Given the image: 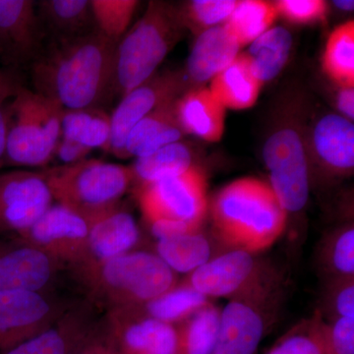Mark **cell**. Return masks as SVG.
<instances>
[{"mask_svg":"<svg viewBox=\"0 0 354 354\" xmlns=\"http://www.w3.org/2000/svg\"><path fill=\"white\" fill-rule=\"evenodd\" d=\"M115 48L97 31L53 41L32 60L35 92L64 109L99 106L113 88Z\"/></svg>","mask_w":354,"mask_h":354,"instance_id":"1","label":"cell"},{"mask_svg":"<svg viewBox=\"0 0 354 354\" xmlns=\"http://www.w3.org/2000/svg\"><path fill=\"white\" fill-rule=\"evenodd\" d=\"M215 239L227 248L258 254L278 241L288 214L267 181L247 176L223 186L212 202Z\"/></svg>","mask_w":354,"mask_h":354,"instance_id":"2","label":"cell"},{"mask_svg":"<svg viewBox=\"0 0 354 354\" xmlns=\"http://www.w3.org/2000/svg\"><path fill=\"white\" fill-rule=\"evenodd\" d=\"M69 271L82 298L104 313L146 304L178 283L177 274L157 254L139 249Z\"/></svg>","mask_w":354,"mask_h":354,"instance_id":"3","label":"cell"},{"mask_svg":"<svg viewBox=\"0 0 354 354\" xmlns=\"http://www.w3.org/2000/svg\"><path fill=\"white\" fill-rule=\"evenodd\" d=\"M178 9L150 1L145 12L116 44L113 90L120 97L153 74L183 36Z\"/></svg>","mask_w":354,"mask_h":354,"instance_id":"4","label":"cell"},{"mask_svg":"<svg viewBox=\"0 0 354 354\" xmlns=\"http://www.w3.org/2000/svg\"><path fill=\"white\" fill-rule=\"evenodd\" d=\"M288 283L274 269L250 288L228 299L212 354H255L285 304Z\"/></svg>","mask_w":354,"mask_h":354,"instance_id":"5","label":"cell"},{"mask_svg":"<svg viewBox=\"0 0 354 354\" xmlns=\"http://www.w3.org/2000/svg\"><path fill=\"white\" fill-rule=\"evenodd\" d=\"M41 171L53 200L88 221L120 205L133 183L129 167L95 158Z\"/></svg>","mask_w":354,"mask_h":354,"instance_id":"6","label":"cell"},{"mask_svg":"<svg viewBox=\"0 0 354 354\" xmlns=\"http://www.w3.org/2000/svg\"><path fill=\"white\" fill-rule=\"evenodd\" d=\"M6 167H46L62 135L64 109L22 88L8 104Z\"/></svg>","mask_w":354,"mask_h":354,"instance_id":"7","label":"cell"},{"mask_svg":"<svg viewBox=\"0 0 354 354\" xmlns=\"http://www.w3.org/2000/svg\"><path fill=\"white\" fill-rule=\"evenodd\" d=\"M270 185L290 215L304 211L308 203L311 174L308 140L295 115L285 116L272 127L263 147Z\"/></svg>","mask_w":354,"mask_h":354,"instance_id":"8","label":"cell"},{"mask_svg":"<svg viewBox=\"0 0 354 354\" xmlns=\"http://www.w3.org/2000/svg\"><path fill=\"white\" fill-rule=\"evenodd\" d=\"M134 190L147 225L174 221L202 227L208 215V183L204 171L197 165L180 176Z\"/></svg>","mask_w":354,"mask_h":354,"instance_id":"9","label":"cell"},{"mask_svg":"<svg viewBox=\"0 0 354 354\" xmlns=\"http://www.w3.org/2000/svg\"><path fill=\"white\" fill-rule=\"evenodd\" d=\"M75 300L57 291H0V353L50 327Z\"/></svg>","mask_w":354,"mask_h":354,"instance_id":"10","label":"cell"},{"mask_svg":"<svg viewBox=\"0 0 354 354\" xmlns=\"http://www.w3.org/2000/svg\"><path fill=\"white\" fill-rule=\"evenodd\" d=\"M274 269V266L257 257V254L230 249L187 274L181 283L209 299H230L259 283Z\"/></svg>","mask_w":354,"mask_h":354,"instance_id":"11","label":"cell"},{"mask_svg":"<svg viewBox=\"0 0 354 354\" xmlns=\"http://www.w3.org/2000/svg\"><path fill=\"white\" fill-rule=\"evenodd\" d=\"M88 227L85 216L53 204L31 227L14 236L48 254L68 270L85 258Z\"/></svg>","mask_w":354,"mask_h":354,"instance_id":"12","label":"cell"},{"mask_svg":"<svg viewBox=\"0 0 354 354\" xmlns=\"http://www.w3.org/2000/svg\"><path fill=\"white\" fill-rule=\"evenodd\" d=\"M187 90L186 76L179 72L153 74L150 79L120 97L111 114V135L109 152L125 160V142L137 123L153 109L177 99Z\"/></svg>","mask_w":354,"mask_h":354,"instance_id":"13","label":"cell"},{"mask_svg":"<svg viewBox=\"0 0 354 354\" xmlns=\"http://www.w3.org/2000/svg\"><path fill=\"white\" fill-rule=\"evenodd\" d=\"M53 202L41 171L0 172V234L14 236L31 227Z\"/></svg>","mask_w":354,"mask_h":354,"instance_id":"14","label":"cell"},{"mask_svg":"<svg viewBox=\"0 0 354 354\" xmlns=\"http://www.w3.org/2000/svg\"><path fill=\"white\" fill-rule=\"evenodd\" d=\"M64 265L15 236L0 237V291L55 292Z\"/></svg>","mask_w":354,"mask_h":354,"instance_id":"15","label":"cell"},{"mask_svg":"<svg viewBox=\"0 0 354 354\" xmlns=\"http://www.w3.org/2000/svg\"><path fill=\"white\" fill-rule=\"evenodd\" d=\"M102 323L122 354H176V326L145 315L138 306L106 312Z\"/></svg>","mask_w":354,"mask_h":354,"instance_id":"16","label":"cell"},{"mask_svg":"<svg viewBox=\"0 0 354 354\" xmlns=\"http://www.w3.org/2000/svg\"><path fill=\"white\" fill-rule=\"evenodd\" d=\"M100 310L76 299L53 325L0 354H72L99 323Z\"/></svg>","mask_w":354,"mask_h":354,"instance_id":"17","label":"cell"},{"mask_svg":"<svg viewBox=\"0 0 354 354\" xmlns=\"http://www.w3.org/2000/svg\"><path fill=\"white\" fill-rule=\"evenodd\" d=\"M88 223L86 255L83 262L78 266L97 264L113 259L136 250L141 241L138 223L121 204L91 218Z\"/></svg>","mask_w":354,"mask_h":354,"instance_id":"18","label":"cell"},{"mask_svg":"<svg viewBox=\"0 0 354 354\" xmlns=\"http://www.w3.org/2000/svg\"><path fill=\"white\" fill-rule=\"evenodd\" d=\"M310 148L321 167L334 176H351L354 169L353 121L327 113L317 120L310 135Z\"/></svg>","mask_w":354,"mask_h":354,"instance_id":"19","label":"cell"},{"mask_svg":"<svg viewBox=\"0 0 354 354\" xmlns=\"http://www.w3.org/2000/svg\"><path fill=\"white\" fill-rule=\"evenodd\" d=\"M41 28L36 2L0 0V48L17 62L34 60L41 48Z\"/></svg>","mask_w":354,"mask_h":354,"instance_id":"20","label":"cell"},{"mask_svg":"<svg viewBox=\"0 0 354 354\" xmlns=\"http://www.w3.org/2000/svg\"><path fill=\"white\" fill-rule=\"evenodd\" d=\"M177 118L185 134L194 135L208 143H218L225 129V113L209 88L195 86L179 95L176 104Z\"/></svg>","mask_w":354,"mask_h":354,"instance_id":"21","label":"cell"},{"mask_svg":"<svg viewBox=\"0 0 354 354\" xmlns=\"http://www.w3.org/2000/svg\"><path fill=\"white\" fill-rule=\"evenodd\" d=\"M241 50L225 24L200 32L188 57L186 78L197 86L211 81L234 62Z\"/></svg>","mask_w":354,"mask_h":354,"instance_id":"22","label":"cell"},{"mask_svg":"<svg viewBox=\"0 0 354 354\" xmlns=\"http://www.w3.org/2000/svg\"><path fill=\"white\" fill-rule=\"evenodd\" d=\"M176 100L153 109L135 125L125 142V158L146 157L162 147L181 141L185 133L177 118Z\"/></svg>","mask_w":354,"mask_h":354,"instance_id":"23","label":"cell"},{"mask_svg":"<svg viewBox=\"0 0 354 354\" xmlns=\"http://www.w3.org/2000/svg\"><path fill=\"white\" fill-rule=\"evenodd\" d=\"M209 91L225 109L244 111L253 108L263 84L254 75L243 53H239L227 68L209 81Z\"/></svg>","mask_w":354,"mask_h":354,"instance_id":"24","label":"cell"},{"mask_svg":"<svg viewBox=\"0 0 354 354\" xmlns=\"http://www.w3.org/2000/svg\"><path fill=\"white\" fill-rule=\"evenodd\" d=\"M36 7L41 28L53 34V41L95 31L90 0H43L36 2Z\"/></svg>","mask_w":354,"mask_h":354,"instance_id":"25","label":"cell"},{"mask_svg":"<svg viewBox=\"0 0 354 354\" xmlns=\"http://www.w3.org/2000/svg\"><path fill=\"white\" fill-rule=\"evenodd\" d=\"M293 39L283 27H272L249 44L245 51L254 75L264 85L283 71L290 59Z\"/></svg>","mask_w":354,"mask_h":354,"instance_id":"26","label":"cell"},{"mask_svg":"<svg viewBox=\"0 0 354 354\" xmlns=\"http://www.w3.org/2000/svg\"><path fill=\"white\" fill-rule=\"evenodd\" d=\"M189 147L179 141L162 147L146 157L137 158L130 165L134 189L178 176L194 167Z\"/></svg>","mask_w":354,"mask_h":354,"instance_id":"27","label":"cell"},{"mask_svg":"<svg viewBox=\"0 0 354 354\" xmlns=\"http://www.w3.org/2000/svg\"><path fill=\"white\" fill-rule=\"evenodd\" d=\"M153 252L176 274H189L213 259V241L202 230L157 241Z\"/></svg>","mask_w":354,"mask_h":354,"instance_id":"28","label":"cell"},{"mask_svg":"<svg viewBox=\"0 0 354 354\" xmlns=\"http://www.w3.org/2000/svg\"><path fill=\"white\" fill-rule=\"evenodd\" d=\"M111 135V114L100 106L62 111V138L77 142L92 151L101 149L108 153Z\"/></svg>","mask_w":354,"mask_h":354,"instance_id":"29","label":"cell"},{"mask_svg":"<svg viewBox=\"0 0 354 354\" xmlns=\"http://www.w3.org/2000/svg\"><path fill=\"white\" fill-rule=\"evenodd\" d=\"M209 304V298L185 283H178L162 295L137 306L151 318L176 326Z\"/></svg>","mask_w":354,"mask_h":354,"instance_id":"30","label":"cell"},{"mask_svg":"<svg viewBox=\"0 0 354 354\" xmlns=\"http://www.w3.org/2000/svg\"><path fill=\"white\" fill-rule=\"evenodd\" d=\"M322 68L339 88H354V21L335 27L326 41Z\"/></svg>","mask_w":354,"mask_h":354,"instance_id":"31","label":"cell"},{"mask_svg":"<svg viewBox=\"0 0 354 354\" xmlns=\"http://www.w3.org/2000/svg\"><path fill=\"white\" fill-rule=\"evenodd\" d=\"M221 309L206 305L176 325V354H212L220 328Z\"/></svg>","mask_w":354,"mask_h":354,"instance_id":"32","label":"cell"},{"mask_svg":"<svg viewBox=\"0 0 354 354\" xmlns=\"http://www.w3.org/2000/svg\"><path fill=\"white\" fill-rule=\"evenodd\" d=\"M318 265L325 281L354 277V227L335 228L321 241Z\"/></svg>","mask_w":354,"mask_h":354,"instance_id":"33","label":"cell"},{"mask_svg":"<svg viewBox=\"0 0 354 354\" xmlns=\"http://www.w3.org/2000/svg\"><path fill=\"white\" fill-rule=\"evenodd\" d=\"M278 17L274 2L241 0L225 25L243 48L271 29Z\"/></svg>","mask_w":354,"mask_h":354,"instance_id":"34","label":"cell"},{"mask_svg":"<svg viewBox=\"0 0 354 354\" xmlns=\"http://www.w3.org/2000/svg\"><path fill=\"white\" fill-rule=\"evenodd\" d=\"M95 31L118 44L128 31L140 2L136 0H90Z\"/></svg>","mask_w":354,"mask_h":354,"instance_id":"35","label":"cell"},{"mask_svg":"<svg viewBox=\"0 0 354 354\" xmlns=\"http://www.w3.org/2000/svg\"><path fill=\"white\" fill-rule=\"evenodd\" d=\"M324 323L317 310L288 330L267 354H324Z\"/></svg>","mask_w":354,"mask_h":354,"instance_id":"36","label":"cell"},{"mask_svg":"<svg viewBox=\"0 0 354 354\" xmlns=\"http://www.w3.org/2000/svg\"><path fill=\"white\" fill-rule=\"evenodd\" d=\"M239 1L236 0H193L178 9L185 28L193 32L206 31L209 28L225 24Z\"/></svg>","mask_w":354,"mask_h":354,"instance_id":"37","label":"cell"},{"mask_svg":"<svg viewBox=\"0 0 354 354\" xmlns=\"http://www.w3.org/2000/svg\"><path fill=\"white\" fill-rule=\"evenodd\" d=\"M318 311L326 322L337 318H354V277L326 281L322 307Z\"/></svg>","mask_w":354,"mask_h":354,"instance_id":"38","label":"cell"},{"mask_svg":"<svg viewBox=\"0 0 354 354\" xmlns=\"http://www.w3.org/2000/svg\"><path fill=\"white\" fill-rule=\"evenodd\" d=\"M274 4L279 16L293 24L322 22L329 13V4L324 0H278Z\"/></svg>","mask_w":354,"mask_h":354,"instance_id":"39","label":"cell"},{"mask_svg":"<svg viewBox=\"0 0 354 354\" xmlns=\"http://www.w3.org/2000/svg\"><path fill=\"white\" fill-rule=\"evenodd\" d=\"M324 354H354V318L324 323Z\"/></svg>","mask_w":354,"mask_h":354,"instance_id":"40","label":"cell"},{"mask_svg":"<svg viewBox=\"0 0 354 354\" xmlns=\"http://www.w3.org/2000/svg\"><path fill=\"white\" fill-rule=\"evenodd\" d=\"M72 354H122L109 337L102 323V318L94 330Z\"/></svg>","mask_w":354,"mask_h":354,"instance_id":"41","label":"cell"},{"mask_svg":"<svg viewBox=\"0 0 354 354\" xmlns=\"http://www.w3.org/2000/svg\"><path fill=\"white\" fill-rule=\"evenodd\" d=\"M91 153L92 150L87 147L60 137L53 153V160H57L60 165H74L87 160Z\"/></svg>","mask_w":354,"mask_h":354,"instance_id":"42","label":"cell"},{"mask_svg":"<svg viewBox=\"0 0 354 354\" xmlns=\"http://www.w3.org/2000/svg\"><path fill=\"white\" fill-rule=\"evenodd\" d=\"M22 88L17 77L11 72L0 70V102L12 99Z\"/></svg>","mask_w":354,"mask_h":354,"instance_id":"43","label":"cell"},{"mask_svg":"<svg viewBox=\"0 0 354 354\" xmlns=\"http://www.w3.org/2000/svg\"><path fill=\"white\" fill-rule=\"evenodd\" d=\"M337 108L341 115L353 121L354 88H339L337 95Z\"/></svg>","mask_w":354,"mask_h":354,"instance_id":"44","label":"cell"},{"mask_svg":"<svg viewBox=\"0 0 354 354\" xmlns=\"http://www.w3.org/2000/svg\"><path fill=\"white\" fill-rule=\"evenodd\" d=\"M7 134H8V114H7V109L4 108V102H0V169L6 167Z\"/></svg>","mask_w":354,"mask_h":354,"instance_id":"45","label":"cell"},{"mask_svg":"<svg viewBox=\"0 0 354 354\" xmlns=\"http://www.w3.org/2000/svg\"><path fill=\"white\" fill-rule=\"evenodd\" d=\"M334 4L339 10L342 11H353L354 8V2L353 0H341V1H334Z\"/></svg>","mask_w":354,"mask_h":354,"instance_id":"46","label":"cell"}]
</instances>
